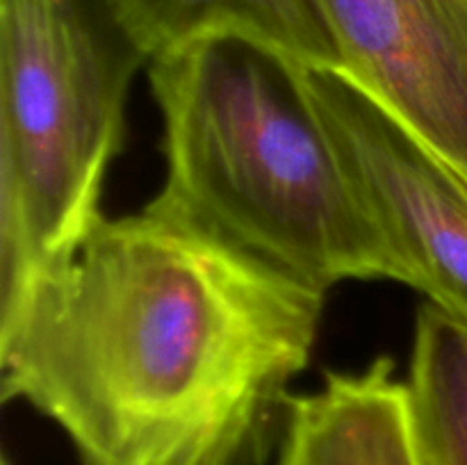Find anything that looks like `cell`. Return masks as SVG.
<instances>
[{"label": "cell", "mask_w": 467, "mask_h": 465, "mask_svg": "<svg viewBox=\"0 0 467 465\" xmlns=\"http://www.w3.org/2000/svg\"><path fill=\"white\" fill-rule=\"evenodd\" d=\"M324 299L155 196L0 313V397L57 424L80 465H260Z\"/></svg>", "instance_id": "1"}, {"label": "cell", "mask_w": 467, "mask_h": 465, "mask_svg": "<svg viewBox=\"0 0 467 465\" xmlns=\"http://www.w3.org/2000/svg\"><path fill=\"white\" fill-rule=\"evenodd\" d=\"M306 68L237 35L205 36L150 59L167 160L155 196L317 290L345 281L406 285Z\"/></svg>", "instance_id": "2"}, {"label": "cell", "mask_w": 467, "mask_h": 465, "mask_svg": "<svg viewBox=\"0 0 467 465\" xmlns=\"http://www.w3.org/2000/svg\"><path fill=\"white\" fill-rule=\"evenodd\" d=\"M144 67L103 0H0V313L105 217Z\"/></svg>", "instance_id": "3"}, {"label": "cell", "mask_w": 467, "mask_h": 465, "mask_svg": "<svg viewBox=\"0 0 467 465\" xmlns=\"http://www.w3.org/2000/svg\"><path fill=\"white\" fill-rule=\"evenodd\" d=\"M306 73L347 169L404 267L406 285L467 322V173L342 68Z\"/></svg>", "instance_id": "4"}, {"label": "cell", "mask_w": 467, "mask_h": 465, "mask_svg": "<svg viewBox=\"0 0 467 465\" xmlns=\"http://www.w3.org/2000/svg\"><path fill=\"white\" fill-rule=\"evenodd\" d=\"M340 68L467 173V0H315Z\"/></svg>", "instance_id": "5"}, {"label": "cell", "mask_w": 467, "mask_h": 465, "mask_svg": "<svg viewBox=\"0 0 467 465\" xmlns=\"http://www.w3.org/2000/svg\"><path fill=\"white\" fill-rule=\"evenodd\" d=\"M278 465H422L395 360L327 372L317 390L292 395Z\"/></svg>", "instance_id": "6"}, {"label": "cell", "mask_w": 467, "mask_h": 465, "mask_svg": "<svg viewBox=\"0 0 467 465\" xmlns=\"http://www.w3.org/2000/svg\"><path fill=\"white\" fill-rule=\"evenodd\" d=\"M146 59L205 36L258 39L308 67L340 68L315 0H103Z\"/></svg>", "instance_id": "7"}, {"label": "cell", "mask_w": 467, "mask_h": 465, "mask_svg": "<svg viewBox=\"0 0 467 465\" xmlns=\"http://www.w3.org/2000/svg\"><path fill=\"white\" fill-rule=\"evenodd\" d=\"M406 390L422 465H467V322L433 301L415 317Z\"/></svg>", "instance_id": "8"}, {"label": "cell", "mask_w": 467, "mask_h": 465, "mask_svg": "<svg viewBox=\"0 0 467 465\" xmlns=\"http://www.w3.org/2000/svg\"><path fill=\"white\" fill-rule=\"evenodd\" d=\"M0 465H12V460H9L7 456H3V463H0Z\"/></svg>", "instance_id": "9"}]
</instances>
